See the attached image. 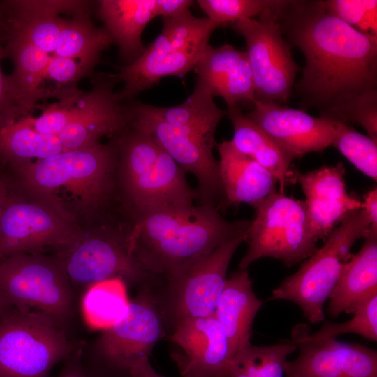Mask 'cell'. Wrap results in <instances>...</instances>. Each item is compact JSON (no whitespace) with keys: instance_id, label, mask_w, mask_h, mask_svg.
Segmentation results:
<instances>
[{"instance_id":"cell-31","label":"cell","mask_w":377,"mask_h":377,"mask_svg":"<svg viewBox=\"0 0 377 377\" xmlns=\"http://www.w3.org/2000/svg\"><path fill=\"white\" fill-rule=\"evenodd\" d=\"M150 108L168 124L210 138H214L218 124L226 114L217 106L210 94L198 83L184 103L172 107L150 105Z\"/></svg>"},{"instance_id":"cell-41","label":"cell","mask_w":377,"mask_h":377,"mask_svg":"<svg viewBox=\"0 0 377 377\" xmlns=\"http://www.w3.org/2000/svg\"><path fill=\"white\" fill-rule=\"evenodd\" d=\"M0 48V59L1 58ZM15 108L9 90L7 76L4 75L0 67V119Z\"/></svg>"},{"instance_id":"cell-16","label":"cell","mask_w":377,"mask_h":377,"mask_svg":"<svg viewBox=\"0 0 377 377\" xmlns=\"http://www.w3.org/2000/svg\"><path fill=\"white\" fill-rule=\"evenodd\" d=\"M170 357L182 377H230L235 357L214 314L181 323L168 336Z\"/></svg>"},{"instance_id":"cell-4","label":"cell","mask_w":377,"mask_h":377,"mask_svg":"<svg viewBox=\"0 0 377 377\" xmlns=\"http://www.w3.org/2000/svg\"><path fill=\"white\" fill-rule=\"evenodd\" d=\"M117 137L107 144L62 151L35 162L13 165L25 184L51 199L62 191L80 206L97 210L115 191Z\"/></svg>"},{"instance_id":"cell-36","label":"cell","mask_w":377,"mask_h":377,"mask_svg":"<svg viewBox=\"0 0 377 377\" xmlns=\"http://www.w3.org/2000/svg\"><path fill=\"white\" fill-rule=\"evenodd\" d=\"M278 0H198L207 17L219 27L242 19H253L276 5Z\"/></svg>"},{"instance_id":"cell-1","label":"cell","mask_w":377,"mask_h":377,"mask_svg":"<svg viewBox=\"0 0 377 377\" xmlns=\"http://www.w3.org/2000/svg\"><path fill=\"white\" fill-rule=\"evenodd\" d=\"M274 15L285 40L305 58L295 85L301 110L357 124L377 143V36L332 15L320 0H279Z\"/></svg>"},{"instance_id":"cell-40","label":"cell","mask_w":377,"mask_h":377,"mask_svg":"<svg viewBox=\"0 0 377 377\" xmlns=\"http://www.w3.org/2000/svg\"><path fill=\"white\" fill-rule=\"evenodd\" d=\"M157 16L167 18L175 16L186 10L193 3L191 0H156Z\"/></svg>"},{"instance_id":"cell-19","label":"cell","mask_w":377,"mask_h":377,"mask_svg":"<svg viewBox=\"0 0 377 377\" xmlns=\"http://www.w3.org/2000/svg\"><path fill=\"white\" fill-rule=\"evenodd\" d=\"M343 163L323 166L304 173L294 172L300 184L312 234L317 242L325 239L350 212L363 208L357 197L349 194Z\"/></svg>"},{"instance_id":"cell-2","label":"cell","mask_w":377,"mask_h":377,"mask_svg":"<svg viewBox=\"0 0 377 377\" xmlns=\"http://www.w3.org/2000/svg\"><path fill=\"white\" fill-rule=\"evenodd\" d=\"M249 224L228 221L207 205L157 211L134 221L131 250L156 284L224 241L245 234Z\"/></svg>"},{"instance_id":"cell-17","label":"cell","mask_w":377,"mask_h":377,"mask_svg":"<svg viewBox=\"0 0 377 377\" xmlns=\"http://www.w3.org/2000/svg\"><path fill=\"white\" fill-rule=\"evenodd\" d=\"M116 82L112 75L101 76L89 91L82 92L76 116L57 135L66 151L92 146L128 128L127 108L113 91Z\"/></svg>"},{"instance_id":"cell-45","label":"cell","mask_w":377,"mask_h":377,"mask_svg":"<svg viewBox=\"0 0 377 377\" xmlns=\"http://www.w3.org/2000/svg\"><path fill=\"white\" fill-rule=\"evenodd\" d=\"M7 200L6 189L3 184L0 181V215Z\"/></svg>"},{"instance_id":"cell-13","label":"cell","mask_w":377,"mask_h":377,"mask_svg":"<svg viewBox=\"0 0 377 377\" xmlns=\"http://www.w3.org/2000/svg\"><path fill=\"white\" fill-rule=\"evenodd\" d=\"M279 1L258 20L242 19L232 25L246 42L256 100L284 105L290 97L299 67L274 15Z\"/></svg>"},{"instance_id":"cell-9","label":"cell","mask_w":377,"mask_h":377,"mask_svg":"<svg viewBox=\"0 0 377 377\" xmlns=\"http://www.w3.org/2000/svg\"><path fill=\"white\" fill-rule=\"evenodd\" d=\"M133 226H104L87 235L81 234L71 243L57 248L56 258L74 289L121 278L137 289L150 288L154 279L142 267L131 250L129 237Z\"/></svg>"},{"instance_id":"cell-35","label":"cell","mask_w":377,"mask_h":377,"mask_svg":"<svg viewBox=\"0 0 377 377\" xmlns=\"http://www.w3.org/2000/svg\"><path fill=\"white\" fill-rule=\"evenodd\" d=\"M82 92L75 85L59 90L56 96L59 101L48 106L39 117H22L36 131L57 135L76 116Z\"/></svg>"},{"instance_id":"cell-10","label":"cell","mask_w":377,"mask_h":377,"mask_svg":"<svg viewBox=\"0 0 377 377\" xmlns=\"http://www.w3.org/2000/svg\"><path fill=\"white\" fill-rule=\"evenodd\" d=\"M252 207L256 216L246 230L249 248L240 269L265 257L292 267L317 250L304 201L275 192Z\"/></svg>"},{"instance_id":"cell-30","label":"cell","mask_w":377,"mask_h":377,"mask_svg":"<svg viewBox=\"0 0 377 377\" xmlns=\"http://www.w3.org/2000/svg\"><path fill=\"white\" fill-rule=\"evenodd\" d=\"M129 303L126 283L121 278H112L87 287L80 300V310L86 325L102 332L124 317Z\"/></svg>"},{"instance_id":"cell-3","label":"cell","mask_w":377,"mask_h":377,"mask_svg":"<svg viewBox=\"0 0 377 377\" xmlns=\"http://www.w3.org/2000/svg\"><path fill=\"white\" fill-rule=\"evenodd\" d=\"M115 184L135 220L150 213L193 205L186 172L147 134L131 126L117 136Z\"/></svg>"},{"instance_id":"cell-42","label":"cell","mask_w":377,"mask_h":377,"mask_svg":"<svg viewBox=\"0 0 377 377\" xmlns=\"http://www.w3.org/2000/svg\"><path fill=\"white\" fill-rule=\"evenodd\" d=\"M363 209L371 221V227L377 229V188L375 187L364 196Z\"/></svg>"},{"instance_id":"cell-44","label":"cell","mask_w":377,"mask_h":377,"mask_svg":"<svg viewBox=\"0 0 377 377\" xmlns=\"http://www.w3.org/2000/svg\"><path fill=\"white\" fill-rule=\"evenodd\" d=\"M14 306L0 291V318L13 309Z\"/></svg>"},{"instance_id":"cell-32","label":"cell","mask_w":377,"mask_h":377,"mask_svg":"<svg viewBox=\"0 0 377 377\" xmlns=\"http://www.w3.org/2000/svg\"><path fill=\"white\" fill-rule=\"evenodd\" d=\"M297 349L293 341L263 346L249 343L234 357L230 377H286L287 358Z\"/></svg>"},{"instance_id":"cell-28","label":"cell","mask_w":377,"mask_h":377,"mask_svg":"<svg viewBox=\"0 0 377 377\" xmlns=\"http://www.w3.org/2000/svg\"><path fill=\"white\" fill-rule=\"evenodd\" d=\"M89 3L64 20L52 56L77 59L90 73L98 64L102 52L113 40L103 28L94 25L89 15Z\"/></svg>"},{"instance_id":"cell-43","label":"cell","mask_w":377,"mask_h":377,"mask_svg":"<svg viewBox=\"0 0 377 377\" xmlns=\"http://www.w3.org/2000/svg\"><path fill=\"white\" fill-rule=\"evenodd\" d=\"M133 377H164L151 367L149 358L142 360L133 371Z\"/></svg>"},{"instance_id":"cell-39","label":"cell","mask_w":377,"mask_h":377,"mask_svg":"<svg viewBox=\"0 0 377 377\" xmlns=\"http://www.w3.org/2000/svg\"><path fill=\"white\" fill-rule=\"evenodd\" d=\"M82 345V341L77 342L72 353L63 361V366L57 377H86L80 359Z\"/></svg>"},{"instance_id":"cell-5","label":"cell","mask_w":377,"mask_h":377,"mask_svg":"<svg viewBox=\"0 0 377 377\" xmlns=\"http://www.w3.org/2000/svg\"><path fill=\"white\" fill-rule=\"evenodd\" d=\"M167 337L161 315L147 287L138 289L124 317L89 343L82 341L81 364L86 377H133Z\"/></svg>"},{"instance_id":"cell-23","label":"cell","mask_w":377,"mask_h":377,"mask_svg":"<svg viewBox=\"0 0 377 377\" xmlns=\"http://www.w3.org/2000/svg\"><path fill=\"white\" fill-rule=\"evenodd\" d=\"M216 147L227 206L247 203L252 207L276 192V179L252 158L239 152L230 140L216 144Z\"/></svg>"},{"instance_id":"cell-6","label":"cell","mask_w":377,"mask_h":377,"mask_svg":"<svg viewBox=\"0 0 377 377\" xmlns=\"http://www.w3.org/2000/svg\"><path fill=\"white\" fill-rule=\"evenodd\" d=\"M246 236V232L224 241L148 288L168 337L184 320L214 313L230 260Z\"/></svg>"},{"instance_id":"cell-33","label":"cell","mask_w":377,"mask_h":377,"mask_svg":"<svg viewBox=\"0 0 377 377\" xmlns=\"http://www.w3.org/2000/svg\"><path fill=\"white\" fill-rule=\"evenodd\" d=\"M360 172L377 179V143L353 127L335 121L332 145Z\"/></svg>"},{"instance_id":"cell-12","label":"cell","mask_w":377,"mask_h":377,"mask_svg":"<svg viewBox=\"0 0 377 377\" xmlns=\"http://www.w3.org/2000/svg\"><path fill=\"white\" fill-rule=\"evenodd\" d=\"M126 107L128 126L151 137L186 172L195 177V199L200 205L219 212L227 206L219 161L213 156L214 138L168 124L152 112L150 105L138 103Z\"/></svg>"},{"instance_id":"cell-26","label":"cell","mask_w":377,"mask_h":377,"mask_svg":"<svg viewBox=\"0 0 377 377\" xmlns=\"http://www.w3.org/2000/svg\"><path fill=\"white\" fill-rule=\"evenodd\" d=\"M3 35L6 42L4 53L14 65L12 74L7 76L10 94L14 106L25 116L39 99L50 96V92L40 85L52 56L20 37L8 33Z\"/></svg>"},{"instance_id":"cell-20","label":"cell","mask_w":377,"mask_h":377,"mask_svg":"<svg viewBox=\"0 0 377 377\" xmlns=\"http://www.w3.org/2000/svg\"><path fill=\"white\" fill-rule=\"evenodd\" d=\"M208 45L185 47L177 42L156 38L134 62L119 66V73L112 75L117 82L124 84L122 89L117 93L118 99L121 102L129 100L165 77L183 78L195 69Z\"/></svg>"},{"instance_id":"cell-34","label":"cell","mask_w":377,"mask_h":377,"mask_svg":"<svg viewBox=\"0 0 377 377\" xmlns=\"http://www.w3.org/2000/svg\"><path fill=\"white\" fill-rule=\"evenodd\" d=\"M353 318L343 323L324 321L318 331L309 333L303 327L304 337L310 340L336 339L345 334H356L369 340H377V294H374L353 313Z\"/></svg>"},{"instance_id":"cell-37","label":"cell","mask_w":377,"mask_h":377,"mask_svg":"<svg viewBox=\"0 0 377 377\" xmlns=\"http://www.w3.org/2000/svg\"><path fill=\"white\" fill-rule=\"evenodd\" d=\"M325 10L357 31L377 36L376 0H326Z\"/></svg>"},{"instance_id":"cell-25","label":"cell","mask_w":377,"mask_h":377,"mask_svg":"<svg viewBox=\"0 0 377 377\" xmlns=\"http://www.w3.org/2000/svg\"><path fill=\"white\" fill-rule=\"evenodd\" d=\"M263 304L253 290L247 269H239L227 279L214 314L235 357L251 343L253 323Z\"/></svg>"},{"instance_id":"cell-11","label":"cell","mask_w":377,"mask_h":377,"mask_svg":"<svg viewBox=\"0 0 377 377\" xmlns=\"http://www.w3.org/2000/svg\"><path fill=\"white\" fill-rule=\"evenodd\" d=\"M0 291L14 307L45 313L65 327L74 318L75 289L56 258L29 252L1 260Z\"/></svg>"},{"instance_id":"cell-29","label":"cell","mask_w":377,"mask_h":377,"mask_svg":"<svg viewBox=\"0 0 377 377\" xmlns=\"http://www.w3.org/2000/svg\"><path fill=\"white\" fill-rule=\"evenodd\" d=\"M66 151L57 135L41 133L22 117L6 115L0 119V156L16 165L44 159Z\"/></svg>"},{"instance_id":"cell-15","label":"cell","mask_w":377,"mask_h":377,"mask_svg":"<svg viewBox=\"0 0 377 377\" xmlns=\"http://www.w3.org/2000/svg\"><path fill=\"white\" fill-rule=\"evenodd\" d=\"M292 341L299 353L286 362V377H377V352L364 345L336 339L310 340L303 325L293 330Z\"/></svg>"},{"instance_id":"cell-8","label":"cell","mask_w":377,"mask_h":377,"mask_svg":"<svg viewBox=\"0 0 377 377\" xmlns=\"http://www.w3.org/2000/svg\"><path fill=\"white\" fill-rule=\"evenodd\" d=\"M77 344L50 316L14 307L0 318V377H47Z\"/></svg>"},{"instance_id":"cell-14","label":"cell","mask_w":377,"mask_h":377,"mask_svg":"<svg viewBox=\"0 0 377 377\" xmlns=\"http://www.w3.org/2000/svg\"><path fill=\"white\" fill-rule=\"evenodd\" d=\"M81 232L50 206L8 198L0 215V260L45 246L61 247Z\"/></svg>"},{"instance_id":"cell-27","label":"cell","mask_w":377,"mask_h":377,"mask_svg":"<svg viewBox=\"0 0 377 377\" xmlns=\"http://www.w3.org/2000/svg\"><path fill=\"white\" fill-rule=\"evenodd\" d=\"M228 117L233 126L230 141L240 153L252 158L269 171L279 184V193L293 182L290 169L293 159L259 126L243 114L239 106L228 109Z\"/></svg>"},{"instance_id":"cell-18","label":"cell","mask_w":377,"mask_h":377,"mask_svg":"<svg viewBox=\"0 0 377 377\" xmlns=\"http://www.w3.org/2000/svg\"><path fill=\"white\" fill-rule=\"evenodd\" d=\"M246 115L293 160L331 146L335 131V121L286 105L255 100Z\"/></svg>"},{"instance_id":"cell-21","label":"cell","mask_w":377,"mask_h":377,"mask_svg":"<svg viewBox=\"0 0 377 377\" xmlns=\"http://www.w3.org/2000/svg\"><path fill=\"white\" fill-rule=\"evenodd\" d=\"M197 83L214 98H222L228 109L241 102H253L255 86L246 51L225 43L219 47L208 45L194 69Z\"/></svg>"},{"instance_id":"cell-7","label":"cell","mask_w":377,"mask_h":377,"mask_svg":"<svg viewBox=\"0 0 377 377\" xmlns=\"http://www.w3.org/2000/svg\"><path fill=\"white\" fill-rule=\"evenodd\" d=\"M370 228L371 221L363 208L348 214L324 244L273 290L269 300L294 302L311 323L323 322L324 304L351 255L354 243L364 237Z\"/></svg>"},{"instance_id":"cell-22","label":"cell","mask_w":377,"mask_h":377,"mask_svg":"<svg viewBox=\"0 0 377 377\" xmlns=\"http://www.w3.org/2000/svg\"><path fill=\"white\" fill-rule=\"evenodd\" d=\"M364 242L345 263L332 290L327 308L328 315L352 313L364 301L377 294V229L370 228Z\"/></svg>"},{"instance_id":"cell-38","label":"cell","mask_w":377,"mask_h":377,"mask_svg":"<svg viewBox=\"0 0 377 377\" xmlns=\"http://www.w3.org/2000/svg\"><path fill=\"white\" fill-rule=\"evenodd\" d=\"M89 73L80 61L68 57L52 56L44 75L48 79L64 84L75 85L81 78Z\"/></svg>"},{"instance_id":"cell-24","label":"cell","mask_w":377,"mask_h":377,"mask_svg":"<svg viewBox=\"0 0 377 377\" xmlns=\"http://www.w3.org/2000/svg\"><path fill=\"white\" fill-rule=\"evenodd\" d=\"M98 14L104 28L119 47V55L128 65L145 51L142 34L157 17L156 0H101Z\"/></svg>"}]
</instances>
